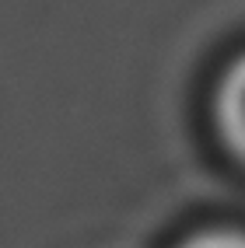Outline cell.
Here are the masks:
<instances>
[{"label":"cell","instance_id":"2","mask_svg":"<svg viewBox=\"0 0 245 248\" xmlns=\"http://www.w3.org/2000/svg\"><path fill=\"white\" fill-rule=\"evenodd\" d=\"M175 248H245V231L235 227H207L196 231L186 241H179Z\"/></svg>","mask_w":245,"mask_h":248},{"label":"cell","instance_id":"1","mask_svg":"<svg viewBox=\"0 0 245 248\" xmlns=\"http://www.w3.org/2000/svg\"><path fill=\"white\" fill-rule=\"evenodd\" d=\"M210 129L221 151L245 168V49L221 67L210 88Z\"/></svg>","mask_w":245,"mask_h":248}]
</instances>
